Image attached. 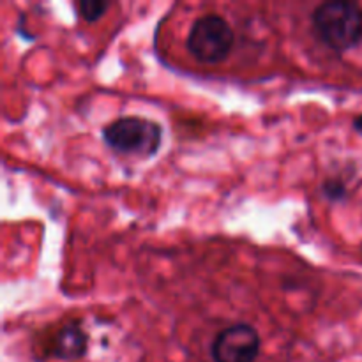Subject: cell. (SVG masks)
<instances>
[{
    "mask_svg": "<svg viewBox=\"0 0 362 362\" xmlns=\"http://www.w3.org/2000/svg\"><path fill=\"white\" fill-rule=\"evenodd\" d=\"M103 141L119 154H134L152 158L159 152L163 141L161 124L145 117H119L101 129Z\"/></svg>",
    "mask_w": 362,
    "mask_h": 362,
    "instance_id": "cell-2",
    "label": "cell"
},
{
    "mask_svg": "<svg viewBox=\"0 0 362 362\" xmlns=\"http://www.w3.org/2000/svg\"><path fill=\"white\" fill-rule=\"evenodd\" d=\"M322 193L327 198L329 202H343L349 197V187L338 177H332V179H325L322 184Z\"/></svg>",
    "mask_w": 362,
    "mask_h": 362,
    "instance_id": "cell-7",
    "label": "cell"
},
{
    "mask_svg": "<svg viewBox=\"0 0 362 362\" xmlns=\"http://www.w3.org/2000/svg\"><path fill=\"white\" fill-rule=\"evenodd\" d=\"M88 336L78 322H69L57 331L49 345V356L59 361H76L87 354Z\"/></svg>",
    "mask_w": 362,
    "mask_h": 362,
    "instance_id": "cell-5",
    "label": "cell"
},
{
    "mask_svg": "<svg viewBox=\"0 0 362 362\" xmlns=\"http://www.w3.org/2000/svg\"><path fill=\"white\" fill-rule=\"evenodd\" d=\"M311 23L318 39L334 52H346L362 41V7L356 2L320 4L311 13Z\"/></svg>",
    "mask_w": 362,
    "mask_h": 362,
    "instance_id": "cell-1",
    "label": "cell"
},
{
    "mask_svg": "<svg viewBox=\"0 0 362 362\" xmlns=\"http://www.w3.org/2000/svg\"><path fill=\"white\" fill-rule=\"evenodd\" d=\"M262 349L257 329L246 322L221 329L212 339L211 357L214 362H255Z\"/></svg>",
    "mask_w": 362,
    "mask_h": 362,
    "instance_id": "cell-4",
    "label": "cell"
},
{
    "mask_svg": "<svg viewBox=\"0 0 362 362\" xmlns=\"http://www.w3.org/2000/svg\"><path fill=\"white\" fill-rule=\"evenodd\" d=\"M352 127H354V129L357 131V133L362 134V115H357L356 119H354V122H352Z\"/></svg>",
    "mask_w": 362,
    "mask_h": 362,
    "instance_id": "cell-8",
    "label": "cell"
},
{
    "mask_svg": "<svg viewBox=\"0 0 362 362\" xmlns=\"http://www.w3.org/2000/svg\"><path fill=\"white\" fill-rule=\"evenodd\" d=\"M235 42V34L228 21L216 13L204 14L191 23L186 48L198 62L219 64L226 60Z\"/></svg>",
    "mask_w": 362,
    "mask_h": 362,
    "instance_id": "cell-3",
    "label": "cell"
},
{
    "mask_svg": "<svg viewBox=\"0 0 362 362\" xmlns=\"http://www.w3.org/2000/svg\"><path fill=\"white\" fill-rule=\"evenodd\" d=\"M74 7H76L81 20H85L87 23H94L110 9V2H105V0H80V2L74 4Z\"/></svg>",
    "mask_w": 362,
    "mask_h": 362,
    "instance_id": "cell-6",
    "label": "cell"
}]
</instances>
